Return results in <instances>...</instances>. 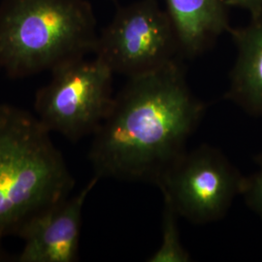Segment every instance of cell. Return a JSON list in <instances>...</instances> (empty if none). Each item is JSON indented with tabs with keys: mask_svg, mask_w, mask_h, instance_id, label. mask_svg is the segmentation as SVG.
<instances>
[{
	"mask_svg": "<svg viewBox=\"0 0 262 262\" xmlns=\"http://www.w3.org/2000/svg\"><path fill=\"white\" fill-rule=\"evenodd\" d=\"M162 216V238L159 249L148 259L149 262H188L190 255L183 246L179 233V215L167 200H164Z\"/></svg>",
	"mask_w": 262,
	"mask_h": 262,
	"instance_id": "30bf717a",
	"label": "cell"
},
{
	"mask_svg": "<svg viewBox=\"0 0 262 262\" xmlns=\"http://www.w3.org/2000/svg\"><path fill=\"white\" fill-rule=\"evenodd\" d=\"M178 50L187 56L202 53L230 31L224 0H166Z\"/></svg>",
	"mask_w": 262,
	"mask_h": 262,
	"instance_id": "ba28073f",
	"label": "cell"
},
{
	"mask_svg": "<svg viewBox=\"0 0 262 262\" xmlns=\"http://www.w3.org/2000/svg\"><path fill=\"white\" fill-rule=\"evenodd\" d=\"M100 179L94 175L78 193L33 215L18 235L19 262H74L78 259L84 202Z\"/></svg>",
	"mask_w": 262,
	"mask_h": 262,
	"instance_id": "52a82bcc",
	"label": "cell"
},
{
	"mask_svg": "<svg viewBox=\"0 0 262 262\" xmlns=\"http://www.w3.org/2000/svg\"><path fill=\"white\" fill-rule=\"evenodd\" d=\"M237 57L226 98L245 112L262 117V16L243 28L230 29Z\"/></svg>",
	"mask_w": 262,
	"mask_h": 262,
	"instance_id": "9c48e42d",
	"label": "cell"
},
{
	"mask_svg": "<svg viewBox=\"0 0 262 262\" xmlns=\"http://www.w3.org/2000/svg\"><path fill=\"white\" fill-rule=\"evenodd\" d=\"M257 169L244 178L241 196L247 205L262 219V152L255 157Z\"/></svg>",
	"mask_w": 262,
	"mask_h": 262,
	"instance_id": "8fae6325",
	"label": "cell"
},
{
	"mask_svg": "<svg viewBox=\"0 0 262 262\" xmlns=\"http://www.w3.org/2000/svg\"><path fill=\"white\" fill-rule=\"evenodd\" d=\"M205 111L174 60L128 82L114 97L89 159L98 178H158L186 150Z\"/></svg>",
	"mask_w": 262,
	"mask_h": 262,
	"instance_id": "6da1fadb",
	"label": "cell"
},
{
	"mask_svg": "<svg viewBox=\"0 0 262 262\" xmlns=\"http://www.w3.org/2000/svg\"><path fill=\"white\" fill-rule=\"evenodd\" d=\"M227 6H234L247 11L252 19L262 16V0H224Z\"/></svg>",
	"mask_w": 262,
	"mask_h": 262,
	"instance_id": "7c38bea8",
	"label": "cell"
},
{
	"mask_svg": "<svg viewBox=\"0 0 262 262\" xmlns=\"http://www.w3.org/2000/svg\"><path fill=\"white\" fill-rule=\"evenodd\" d=\"M112 70L95 56L70 61L52 71L35 96L36 117L50 132L71 141L93 134L112 107Z\"/></svg>",
	"mask_w": 262,
	"mask_h": 262,
	"instance_id": "277c9868",
	"label": "cell"
},
{
	"mask_svg": "<svg viewBox=\"0 0 262 262\" xmlns=\"http://www.w3.org/2000/svg\"><path fill=\"white\" fill-rule=\"evenodd\" d=\"M244 178L221 150L201 145L179 155L155 183L179 216L208 224L226 215L241 195Z\"/></svg>",
	"mask_w": 262,
	"mask_h": 262,
	"instance_id": "5b68a950",
	"label": "cell"
},
{
	"mask_svg": "<svg viewBox=\"0 0 262 262\" xmlns=\"http://www.w3.org/2000/svg\"><path fill=\"white\" fill-rule=\"evenodd\" d=\"M98 34L86 0H3L0 67L13 78L51 72L94 53Z\"/></svg>",
	"mask_w": 262,
	"mask_h": 262,
	"instance_id": "3957f363",
	"label": "cell"
},
{
	"mask_svg": "<svg viewBox=\"0 0 262 262\" xmlns=\"http://www.w3.org/2000/svg\"><path fill=\"white\" fill-rule=\"evenodd\" d=\"M50 131L30 113L0 105V241L70 195L75 180Z\"/></svg>",
	"mask_w": 262,
	"mask_h": 262,
	"instance_id": "7a4b0ae2",
	"label": "cell"
},
{
	"mask_svg": "<svg viewBox=\"0 0 262 262\" xmlns=\"http://www.w3.org/2000/svg\"><path fill=\"white\" fill-rule=\"evenodd\" d=\"M177 51L167 11L157 0H139L117 11L98 35L94 54L114 74L130 78L174 61Z\"/></svg>",
	"mask_w": 262,
	"mask_h": 262,
	"instance_id": "8992f818",
	"label": "cell"
}]
</instances>
